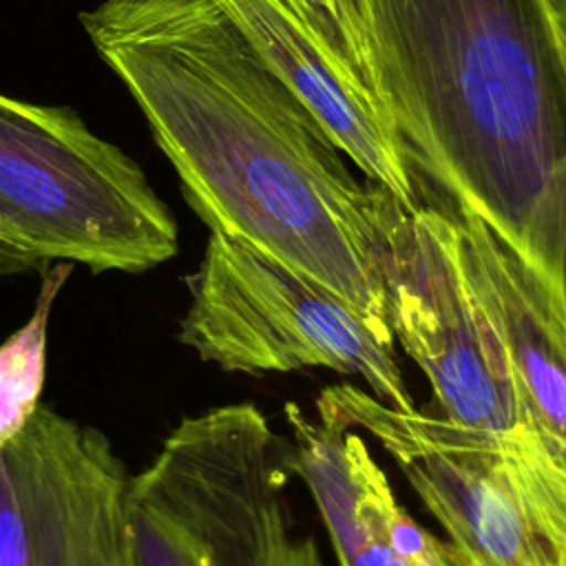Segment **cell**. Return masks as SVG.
Masks as SVG:
<instances>
[{
  "instance_id": "1",
  "label": "cell",
  "mask_w": 566,
  "mask_h": 566,
  "mask_svg": "<svg viewBox=\"0 0 566 566\" xmlns=\"http://www.w3.org/2000/svg\"><path fill=\"white\" fill-rule=\"evenodd\" d=\"M80 22L210 232L316 281L391 332L382 261L405 206L352 172L212 0H102Z\"/></svg>"
},
{
  "instance_id": "2",
  "label": "cell",
  "mask_w": 566,
  "mask_h": 566,
  "mask_svg": "<svg viewBox=\"0 0 566 566\" xmlns=\"http://www.w3.org/2000/svg\"><path fill=\"white\" fill-rule=\"evenodd\" d=\"M413 170L564 283L566 44L548 0H365Z\"/></svg>"
},
{
  "instance_id": "3",
  "label": "cell",
  "mask_w": 566,
  "mask_h": 566,
  "mask_svg": "<svg viewBox=\"0 0 566 566\" xmlns=\"http://www.w3.org/2000/svg\"><path fill=\"white\" fill-rule=\"evenodd\" d=\"M314 407L318 420L378 440L469 566H566V458L533 429L400 411L349 382Z\"/></svg>"
},
{
  "instance_id": "4",
  "label": "cell",
  "mask_w": 566,
  "mask_h": 566,
  "mask_svg": "<svg viewBox=\"0 0 566 566\" xmlns=\"http://www.w3.org/2000/svg\"><path fill=\"white\" fill-rule=\"evenodd\" d=\"M0 241L7 274H139L177 254L179 230L144 170L75 111L0 93Z\"/></svg>"
},
{
  "instance_id": "5",
  "label": "cell",
  "mask_w": 566,
  "mask_h": 566,
  "mask_svg": "<svg viewBox=\"0 0 566 566\" xmlns=\"http://www.w3.org/2000/svg\"><path fill=\"white\" fill-rule=\"evenodd\" d=\"M283 451L252 402L186 416L130 480V564L323 566L294 537Z\"/></svg>"
},
{
  "instance_id": "6",
  "label": "cell",
  "mask_w": 566,
  "mask_h": 566,
  "mask_svg": "<svg viewBox=\"0 0 566 566\" xmlns=\"http://www.w3.org/2000/svg\"><path fill=\"white\" fill-rule=\"evenodd\" d=\"M186 285L177 338L203 363L252 376L323 367L360 376L394 409H416L394 334L292 268L210 232Z\"/></svg>"
},
{
  "instance_id": "7",
  "label": "cell",
  "mask_w": 566,
  "mask_h": 566,
  "mask_svg": "<svg viewBox=\"0 0 566 566\" xmlns=\"http://www.w3.org/2000/svg\"><path fill=\"white\" fill-rule=\"evenodd\" d=\"M382 274L391 334L427 376L442 416L473 429H528L506 352L469 287L451 208H402Z\"/></svg>"
},
{
  "instance_id": "8",
  "label": "cell",
  "mask_w": 566,
  "mask_h": 566,
  "mask_svg": "<svg viewBox=\"0 0 566 566\" xmlns=\"http://www.w3.org/2000/svg\"><path fill=\"white\" fill-rule=\"evenodd\" d=\"M130 480L99 429L40 402L0 444V566H133Z\"/></svg>"
},
{
  "instance_id": "9",
  "label": "cell",
  "mask_w": 566,
  "mask_h": 566,
  "mask_svg": "<svg viewBox=\"0 0 566 566\" xmlns=\"http://www.w3.org/2000/svg\"><path fill=\"white\" fill-rule=\"evenodd\" d=\"M310 108L338 150L407 210L420 186L391 111L287 0H212Z\"/></svg>"
},
{
  "instance_id": "10",
  "label": "cell",
  "mask_w": 566,
  "mask_h": 566,
  "mask_svg": "<svg viewBox=\"0 0 566 566\" xmlns=\"http://www.w3.org/2000/svg\"><path fill=\"white\" fill-rule=\"evenodd\" d=\"M449 208L469 287L506 352L528 429L566 458V283L533 268L473 210Z\"/></svg>"
},
{
  "instance_id": "11",
  "label": "cell",
  "mask_w": 566,
  "mask_h": 566,
  "mask_svg": "<svg viewBox=\"0 0 566 566\" xmlns=\"http://www.w3.org/2000/svg\"><path fill=\"white\" fill-rule=\"evenodd\" d=\"M292 447L285 464L303 480L340 566H420L422 528L398 504L363 436L285 407Z\"/></svg>"
},
{
  "instance_id": "12",
  "label": "cell",
  "mask_w": 566,
  "mask_h": 566,
  "mask_svg": "<svg viewBox=\"0 0 566 566\" xmlns=\"http://www.w3.org/2000/svg\"><path fill=\"white\" fill-rule=\"evenodd\" d=\"M71 270L73 263H53L44 270L31 316L0 345V444L15 438L40 405L49 318Z\"/></svg>"
},
{
  "instance_id": "13",
  "label": "cell",
  "mask_w": 566,
  "mask_h": 566,
  "mask_svg": "<svg viewBox=\"0 0 566 566\" xmlns=\"http://www.w3.org/2000/svg\"><path fill=\"white\" fill-rule=\"evenodd\" d=\"M349 62L367 88L387 106L367 24L356 0H287ZM389 108V106H387Z\"/></svg>"
},
{
  "instance_id": "14",
  "label": "cell",
  "mask_w": 566,
  "mask_h": 566,
  "mask_svg": "<svg viewBox=\"0 0 566 566\" xmlns=\"http://www.w3.org/2000/svg\"><path fill=\"white\" fill-rule=\"evenodd\" d=\"M420 566H469L447 542L431 537L427 531L418 544Z\"/></svg>"
},
{
  "instance_id": "15",
  "label": "cell",
  "mask_w": 566,
  "mask_h": 566,
  "mask_svg": "<svg viewBox=\"0 0 566 566\" xmlns=\"http://www.w3.org/2000/svg\"><path fill=\"white\" fill-rule=\"evenodd\" d=\"M548 2H551L553 11H555V15H557V22H559L562 31L566 33V0H548Z\"/></svg>"
},
{
  "instance_id": "16",
  "label": "cell",
  "mask_w": 566,
  "mask_h": 566,
  "mask_svg": "<svg viewBox=\"0 0 566 566\" xmlns=\"http://www.w3.org/2000/svg\"><path fill=\"white\" fill-rule=\"evenodd\" d=\"M0 274H7V263H4V252H2V241H0Z\"/></svg>"
},
{
  "instance_id": "17",
  "label": "cell",
  "mask_w": 566,
  "mask_h": 566,
  "mask_svg": "<svg viewBox=\"0 0 566 566\" xmlns=\"http://www.w3.org/2000/svg\"><path fill=\"white\" fill-rule=\"evenodd\" d=\"M358 2V9H360V15H363V20H365V0H356ZM367 24V22H365ZM369 33V31H367Z\"/></svg>"
},
{
  "instance_id": "18",
  "label": "cell",
  "mask_w": 566,
  "mask_h": 566,
  "mask_svg": "<svg viewBox=\"0 0 566 566\" xmlns=\"http://www.w3.org/2000/svg\"><path fill=\"white\" fill-rule=\"evenodd\" d=\"M564 44H566V33H564ZM564 283H566V254H564Z\"/></svg>"
}]
</instances>
